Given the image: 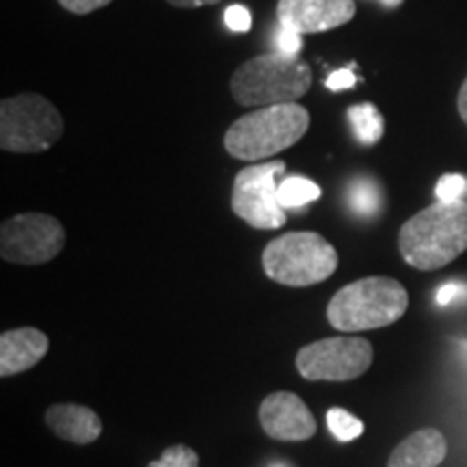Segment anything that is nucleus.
I'll list each match as a JSON object with an SVG mask.
<instances>
[{"label":"nucleus","mask_w":467,"mask_h":467,"mask_svg":"<svg viewBox=\"0 0 467 467\" xmlns=\"http://www.w3.org/2000/svg\"><path fill=\"white\" fill-rule=\"evenodd\" d=\"M399 249L409 266L437 271L467 251V202H437L400 227Z\"/></svg>","instance_id":"f257e3e1"},{"label":"nucleus","mask_w":467,"mask_h":467,"mask_svg":"<svg viewBox=\"0 0 467 467\" xmlns=\"http://www.w3.org/2000/svg\"><path fill=\"white\" fill-rule=\"evenodd\" d=\"M312 87V67L301 57L273 50L241 63L230 80V91L241 107L265 109L295 104Z\"/></svg>","instance_id":"f03ea898"},{"label":"nucleus","mask_w":467,"mask_h":467,"mask_svg":"<svg viewBox=\"0 0 467 467\" xmlns=\"http://www.w3.org/2000/svg\"><path fill=\"white\" fill-rule=\"evenodd\" d=\"M309 113L301 104H277V107L255 109L238 117L227 128L223 145L236 161L258 162L282 154L306 137Z\"/></svg>","instance_id":"7ed1b4c3"},{"label":"nucleus","mask_w":467,"mask_h":467,"mask_svg":"<svg viewBox=\"0 0 467 467\" xmlns=\"http://www.w3.org/2000/svg\"><path fill=\"white\" fill-rule=\"evenodd\" d=\"M409 295L405 285L392 277H364L337 290L327 306V318L334 329L358 331L381 329L405 317Z\"/></svg>","instance_id":"20e7f679"},{"label":"nucleus","mask_w":467,"mask_h":467,"mask_svg":"<svg viewBox=\"0 0 467 467\" xmlns=\"http://www.w3.org/2000/svg\"><path fill=\"white\" fill-rule=\"evenodd\" d=\"M337 251L334 244L317 232H290L266 244L262 254V266L268 279L307 288L329 279L337 268Z\"/></svg>","instance_id":"39448f33"},{"label":"nucleus","mask_w":467,"mask_h":467,"mask_svg":"<svg viewBox=\"0 0 467 467\" xmlns=\"http://www.w3.org/2000/svg\"><path fill=\"white\" fill-rule=\"evenodd\" d=\"M66 121L37 93H20L0 104V148L11 154H42L61 141Z\"/></svg>","instance_id":"423d86ee"},{"label":"nucleus","mask_w":467,"mask_h":467,"mask_svg":"<svg viewBox=\"0 0 467 467\" xmlns=\"http://www.w3.org/2000/svg\"><path fill=\"white\" fill-rule=\"evenodd\" d=\"M285 171L284 161L260 162L241 169L234 178L232 210L255 230H277L288 214L277 200V175Z\"/></svg>","instance_id":"0eeeda50"},{"label":"nucleus","mask_w":467,"mask_h":467,"mask_svg":"<svg viewBox=\"0 0 467 467\" xmlns=\"http://www.w3.org/2000/svg\"><path fill=\"white\" fill-rule=\"evenodd\" d=\"M372 359L375 350L366 337H325L299 350L296 370L307 381H353L372 366Z\"/></svg>","instance_id":"6e6552de"},{"label":"nucleus","mask_w":467,"mask_h":467,"mask_svg":"<svg viewBox=\"0 0 467 467\" xmlns=\"http://www.w3.org/2000/svg\"><path fill=\"white\" fill-rule=\"evenodd\" d=\"M63 244L66 230L50 214H16L0 227V255L11 265H46L61 254Z\"/></svg>","instance_id":"1a4fd4ad"},{"label":"nucleus","mask_w":467,"mask_h":467,"mask_svg":"<svg viewBox=\"0 0 467 467\" xmlns=\"http://www.w3.org/2000/svg\"><path fill=\"white\" fill-rule=\"evenodd\" d=\"M355 11V0H279L277 20L299 35H314L344 26Z\"/></svg>","instance_id":"9d476101"},{"label":"nucleus","mask_w":467,"mask_h":467,"mask_svg":"<svg viewBox=\"0 0 467 467\" xmlns=\"http://www.w3.org/2000/svg\"><path fill=\"white\" fill-rule=\"evenodd\" d=\"M260 424L265 433L279 441H306L317 433V420L306 402L292 392L266 396L260 405Z\"/></svg>","instance_id":"9b49d317"},{"label":"nucleus","mask_w":467,"mask_h":467,"mask_svg":"<svg viewBox=\"0 0 467 467\" xmlns=\"http://www.w3.org/2000/svg\"><path fill=\"white\" fill-rule=\"evenodd\" d=\"M48 336L35 327L5 331L0 336V377H14L35 368L48 353Z\"/></svg>","instance_id":"f8f14e48"},{"label":"nucleus","mask_w":467,"mask_h":467,"mask_svg":"<svg viewBox=\"0 0 467 467\" xmlns=\"http://www.w3.org/2000/svg\"><path fill=\"white\" fill-rule=\"evenodd\" d=\"M46 424L48 429L61 440L78 443L96 441L102 435V420L96 411L89 407L74 405V402H66V405H52L46 411Z\"/></svg>","instance_id":"ddd939ff"},{"label":"nucleus","mask_w":467,"mask_h":467,"mask_svg":"<svg viewBox=\"0 0 467 467\" xmlns=\"http://www.w3.org/2000/svg\"><path fill=\"white\" fill-rule=\"evenodd\" d=\"M448 454L441 431L420 429L394 448L388 467H440Z\"/></svg>","instance_id":"4468645a"},{"label":"nucleus","mask_w":467,"mask_h":467,"mask_svg":"<svg viewBox=\"0 0 467 467\" xmlns=\"http://www.w3.org/2000/svg\"><path fill=\"white\" fill-rule=\"evenodd\" d=\"M350 128H353L355 139L364 145H377L381 141L385 132V121L383 115L379 113V109L372 102L358 104V107H350L347 110Z\"/></svg>","instance_id":"2eb2a0df"},{"label":"nucleus","mask_w":467,"mask_h":467,"mask_svg":"<svg viewBox=\"0 0 467 467\" xmlns=\"http://www.w3.org/2000/svg\"><path fill=\"white\" fill-rule=\"evenodd\" d=\"M320 195H323L320 186L317 182H312V180L301 178V175L285 178L284 182L277 186V200L282 203L284 210L307 206V203L317 202Z\"/></svg>","instance_id":"dca6fc26"},{"label":"nucleus","mask_w":467,"mask_h":467,"mask_svg":"<svg viewBox=\"0 0 467 467\" xmlns=\"http://www.w3.org/2000/svg\"><path fill=\"white\" fill-rule=\"evenodd\" d=\"M348 206L358 217L372 219L381 210V191L375 180L358 178L347 192Z\"/></svg>","instance_id":"f3484780"},{"label":"nucleus","mask_w":467,"mask_h":467,"mask_svg":"<svg viewBox=\"0 0 467 467\" xmlns=\"http://www.w3.org/2000/svg\"><path fill=\"white\" fill-rule=\"evenodd\" d=\"M327 426L337 441H353L364 433V422L342 407H331L327 411Z\"/></svg>","instance_id":"a211bd4d"},{"label":"nucleus","mask_w":467,"mask_h":467,"mask_svg":"<svg viewBox=\"0 0 467 467\" xmlns=\"http://www.w3.org/2000/svg\"><path fill=\"white\" fill-rule=\"evenodd\" d=\"M148 467H200V457L189 446H171L162 452L161 459L151 461Z\"/></svg>","instance_id":"6ab92c4d"},{"label":"nucleus","mask_w":467,"mask_h":467,"mask_svg":"<svg viewBox=\"0 0 467 467\" xmlns=\"http://www.w3.org/2000/svg\"><path fill=\"white\" fill-rule=\"evenodd\" d=\"M435 195H437V202H446V203L465 202L463 197L467 195V180L459 173L443 175L440 182H437Z\"/></svg>","instance_id":"aec40b11"},{"label":"nucleus","mask_w":467,"mask_h":467,"mask_svg":"<svg viewBox=\"0 0 467 467\" xmlns=\"http://www.w3.org/2000/svg\"><path fill=\"white\" fill-rule=\"evenodd\" d=\"M273 46H275V50L282 52V55L299 57V50L303 48V35L279 25L275 35H273Z\"/></svg>","instance_id":"412c9836"},{"label":"nucleus","mask_w":467,"mask_h":467,"mask_svg":"<svg viewBox=\"0 0 467 467\" xmlns=\"http://www.w3.org/2000/svg\"><path fill=\"white\" fill-rule=\"evenodd\" d=\"M225 25L234 33H247L251 25H254V17H251L249 9L243 5H234L225 11Z\"/></svg>","instance_id":"4be33fe9"},{"label":"nucleus","mask_w":467,"mask_h":467,"mask_svg":"<svg viewBox=\"0 0 467 467\" xmlns=\"http://www.w3.org/2000/svg\"><path fill=\"white\" fill-rule=\"evenodd\" d=\"M110 3H113V0H58V5L74 16L93 14V11L107 7Z\"/></svg>","instance_id":"5701e85b"},{"label":"nucleus","mask_w":467,"mask_h":467,"mask_svg":"<svg viewBox=\"0 0 467 467\" xmlns=\"http://www.w3.org/2000/svg\"><path fill=\"white\" fill-rule=\"evenodd\" d=\"M467 296V284L463 282H448L437 290V303L440 306H451L454 301H461Z\"/></svg>","instance_id":"b1692460"},{"label":"nucleus","mask_w":467,"mask_h":467,"mask_svg":"<svg viewBox=\"0 0 467 467\" xmlns=\"http://www.w3.org/2000/svg\"><path fill=\"white\" fill-rule=\"evenodd\" d=\"M358 83V78H355L353 69H337V72L327 76V89L329 91H344V89H350V87H355Z\"/></svg>","instance_id":"393cba45"},{"label":"nucleus","mask_w":467,"mask_h":467,"mask_svg":"<svg viewBox=\"0 0 467 467\" xmlns=\"http://www.w3.org/2000/svg\"><path fill=\"white\" fill-rule=\"evenodd\" d=\"M167 3L178 9H200V7H208V5H217L221 0H167Z\"/></svg>","instance_id":"a878e982"},{"label":"nucleus","mask_w":467,"mask_h":467,"mask_svg":"<svg viewBox=\"0 0 467 467\" xmlns=\"http://www.w3.org/2000/svg\"><path fill=\"white\" fill-rule=\"evenodd\" d=\"M457 109H459L461 119H463L467 124V78L463 80V85H461V91H459V98H457Z\"/></svg>","instance_id":"bb28decb"},{"label":"nucleus","mask_w":467,"mask_h":467,"mask_svg":"<svg viewBox=\"0 0 467 467\" xmlns=\"http://www.w3.org/2000/svg\"><path fill=\"white\" fill-rule=\"evenodd\" d=\"M379 3H381L383 7H388V9H396V7H400L402 0H379Z\"/></svg>","instance_id":"cd10ccee"}]
</instances>
